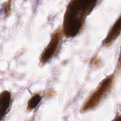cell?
Returning <instances> with one entry per match:
<instances>
[{"instance_id": "obj_1", "label": "cell", "mask_w": 121, "mask_h": 121, "mask_svg": "<svg viewBox=\"0 0 121 121\" xmlns=\"http://www.w3.org/2000/svg\"><path fill=\"white\" fill-rule=\"evenodd\" d=\"M100 0H70L66 8L63 22V35L67 39L79 35L83 30L86 18Z\"/></svg>"}, {"instance_id": "obj_2", "label": "cell", "mask_w": 121, "mask_h": 121, "mask_svg": "<svg viewBox=\"0 0 121 121\" xmlns=\"http://www.w3.org/2000/svg\"><path fill=\"white\" fill-rule=\"evenodd\" d=\"M115 79V73H113L103 79L82 105L80 109V112L85 113L95 109L111 92Z\"/></svg>"}, {"instance_id": "obj_3", "label": "cell", "mask_w": 121, "mask_h": 121, "mask_svg": "<svg viewBox=\"0 0 121 121\" xmlns=\"http://www.w3.org/2000/svg\"><path fill=\"white\" fill-rule=\"evenodd\" d=\"M63 35V29L62 26L59 27L52 34L49 43L43 50L39 57L40 65L41 66L46 65L57 53L61 43Z\"/></svg>"}, {"instance_id": "obj_4", "label": "cell", "mask_w": 121, "mask_h": 121, "mask_svg": "<svg viewBox=\"0 0 121 121\" xmlns=\"http://www.w3.org/2000/svg\"><path fill=\"white\" fill-rule=\"evenodd\" d=\"M121 33V15L117 18L111 27L105 39L103 40L102 44L105 47L111 46Z\"/></svg>"}, {"instance_id": "obj_5", "label": "cell", "mask_w": 121, "mask_h": 121, "mask_svg": "<svg viewBox=\"0 0 121 121\" xmlns=\"http://www.w3.org/2000/svg\"><path fill=\"white\" fill-rule=\"evenodd\" d=\"M12 101L11 93L8 91H4L0 93V121L6 115Z\"/></svg>"}, {"instance_id": "obj_6", "label": "cell", "mask_w": 121, "mask_h": 121, "mask_svg": "<svg viewBox=\"0 0 121 121\" xmlns=\"http://www.w3.org/2000/svg\"><path fill=\"white\" fill-rule=\"evenodd\" d=\"M41 100V96L40 93H35L33 95L31 98L28 100L27 103V110L28 112L33 111L39 105Z\"/></svg>"}, {"instance_id": "obj_7", "label": "cell", "mask_w": 121, "mask_h": 121, "mask_svg": "<svg viewBox=\"0 0 121 121\" xmlns=\"http://www.w3.org/2000/svg\"><path fill=\"white\" fill-rule=\"evenodd\" d=\"M102 61L100 60L99 57H98V56H93V57L91 60V66L92 68L95 69H96L100 67V66H102Z\"/></svg>"}, {"instance_id": "obj_8", "label": "cell", "mask_w": 121, "mask_h": 121, "mask_svg": "<svg viewBox=\"0 0 121 121\" xmlns=\"http://www.w3.org/2000/svg\"><path fill=\"white\" fill-rule=\"evenodd\" d=\"M5 8V13L6 16H9L11 13V1L10 0L6 2L4 4Z\"/></svg>"}, {"instance_id": "obj_9", "label": "cell", "mask_w": 121, "mask_h": 121, "mask_svg": "<svg viewBox=\"0 0 121 121\" xmlns=\"http://www.w3.org/2000/svg\"><path fill=\"white\" fill-rule=\"evenodd\" d=\"M55 95V92H54L53 90H50V91H48V92L46 94V98H51L52 97H53Z\"/></svg>"}, {"instance_id": "obj_10", "label": "cell", "mask_w": 121, "mask_h": 121, "mask_svg": "<svg viewBox=\"0 0 121 121\" xmlns=\"http://www.w3.org/2000/svg\"><path fill=\"white\" fill-rule=\"evenodd\" d=\"M118 69H119V70H121V48L120 53H119V59H118Z\"/></svg>"}, {"instance_id": "obj_11", "label": "cell", "mask_w": 121, "mask_h": 121, "mask_svg": "<svg viewBox=\"0 0 121 121\" xmlns=\"http://www.w3.org/2000/svg\"><path fill=\"white\" fill-rule=\"evenodd\" d=\"M113 121H121V114L117 115Z\"/></svg>"}, {"instance_id": "obj_12", "label": "cell", "mask_w": 121, "mask_h": 121, "mask_svg": "<svg viewBox=\"0 0 121 121\" xmlns=\"http://www.w3.org/2000/svg\"><path fill=\"white\" fill-rule=\"evenodd\" d=\"M30 121V120H28V121Z\"/></svg>"}]
</instances>
